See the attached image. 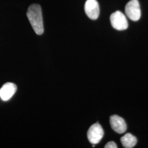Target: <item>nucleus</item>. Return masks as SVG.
I'll use <instances>...</instances> for the list:
<instances>
[{
    "label": "nucleus",
    "mask_w": 148,
    "mask_h": 148,
    "mask_svg": "<svg viewBox=\"0 0 148 148\" xmlns=\"http://www.w3.org/2000/svg\"><path fill=\"white\" fill-rule=\"evenodd\" d=\"M16 86L13 83L7 82L0 89V98L3 101H8L15 94L16 91Z\"/></svg>",
    "instance_id": "nucleus-7"
},
{
    "label": "nucleus",
    "mask_w": 148,
    "mask_h": 148,
    "mask_svg": "<svg viewBox=\"0 0 148 148\" xmlns=\"http://www.w3.org/2000/svg\"><path fill=\"white\" fill-rule=\"evenodd\" d=\"M110 22L112 27L119 31L127 29L128 26L126 16L120 11H116L111 14Z\"/></svg>",
    "instance_id": "nucleus-2"
},
{
    "label": "nucleus",
    "mask_w": 148,
    "mask_h": 148,
    "mask_svg": "<svg viewBox=\"0 0 148 148\" xmlns=\"http://www.w3.org/2000/svg\"><path fill=\"white\" fill-rule=\"evenodd\" d=\"M27 15L34 32L37 35H42L44 32V27L41 6L38 4L30 5Z\"/></svg>",
    "instance_id": "nucleus-1"
},
{
    "label": "nucleus",
    "mask_w": 148,
    "mask_h": 148,
    "mask_svg": "<svg viewBox=\"0 0 148 148\" xmlns=\"http://www.w3.org/2000/svg\"><path fill=\"white\" fill-rule=\"evenodd\" d=\"M122 144L124 148H132L137 143V139L132 134L128 133L121 138Z\"/></svg>",
    "instance_id": "nucleus-8"
},
{
    "label": "nucleus",
    "mask_w": 148,
    "mask_h": 148,
    "mask_svg": "<svg viewBox=\"0 0 148 148\" xmlns=\"http://www.w3.org/2000/svg\"><path fill=\"white\" fill-rule=\"evenodd\" d=\"M126 16L132 21H138L141 16L139 3L138 0H131L125 7Z\"/></svg>",
    "instance_id": "nucleus-3"
},
{
    "label": "nucleus",
    "mask_w": 148,
    "mask_h": 148,
    "mask_svg": "<svg viewBox=\"0 0 148 148\" xmlns=\"http://www.w3.org/2000/svg\"><path fill=\"white\" fill-rule=\"evenodd\" d=\"M105 148H117V146L116 143H115L114 142H109L107 143L104 147Z\"/></svg>",
    "instance_id": "nucleus-9"
},
{
    "label": "nucleus",
    "mask_w": 148,
    "mask_h": 148,
    "mask_svg": "<svg viewBox=\"0 0 148 148\" xmlns=\"http://www.w3.org/2000/svg\"><path fill=\"white\" fill-rule=\"evenodd\" d=\"M86 15L92 20H96L99 16V5L97 0H87L85 5Z\"/></svg>",
    "instance_id": "nucleus-5"
},
{
    "label": "nucleus",
    "mask_w": 148,
    "mask_h": 148,
    "mask_svg": "<svg viewBox=\"0 0 148 148\" xmlns=\"http://www.w3.org/2000/svg\"><path fill=\"white\" fill-rule=\"evenodd\" d=\"M110 123L112 129L117 133L122 134L127 130V125L125 120L118 115H112L110 118Z\"/></svg>",
    "instance_id": "nucleus-6"
},
{
    "label": "nucleus",
    "mask_w": 148,
    "mask_h": 148,
    "mask_svg": "<svg viewBox=\"0 0 148 148\" xmlns=\"http://www.w3.org/2000/svg\"><path fill=\"white\" fill-rule=\"evenodd\" d=\"M104 136V131L101 125L96 123L90 127L87 132V138L90 143L93 145L99 143Z\"/></svg>",
    "instance_id": "nucleus-4"
}]
</instances>
